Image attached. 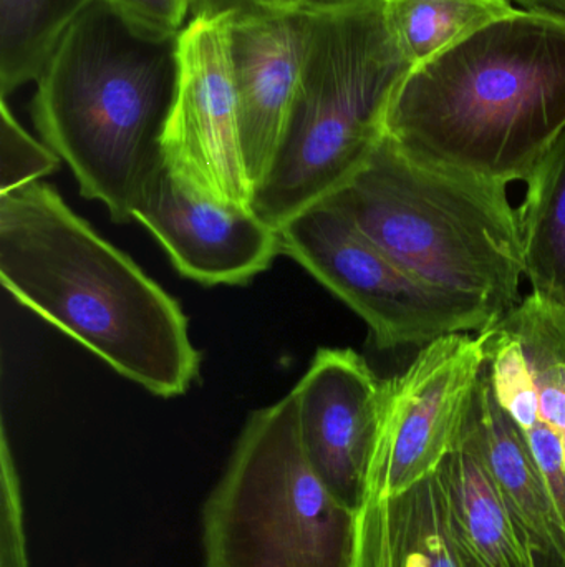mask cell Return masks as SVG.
I'll list each match as a JSON object with an SVG mask.
<instances>
[{
    "instance_id": "6da1fadb",
    "label": "cell",
    "mask_w": 565,
    "mask_h": 567,
    "mask_svg": "<svg viewBox=\"0 0 565 567\" xmlns=\"http://www.w3.org/2000/svg\"><path fill=\"white\" fill-rule=\"evenodd\" d=\"M0 281L27 309L163 399L201 355L178 300L39 182L0 195Z\"/></svg>"
},
{
    "instance_id": "7a4b0ae2",
    "label": "cell",
    "mask_w": 565,
    "mask_h": 567,
    "mask_svg": "<svg viewBox=\"0 0 565 567\" xmlns=\"http://www.w3.org/2000/svg\"><path fill=\"white\" fill-rule=\"evenodd\" d=\"M565 132V19L520 9L415 66L387 136L425 162L527 182Z\"/></svg>"
},
{
    "instance_id": "3957f363",
    "label": "cell",
    "mask_w": 565,
    "mask_h": 567,
    "mask_svg": "<svg viewBox=\"0 0 565 567\" xmlns=\"http://www.w3.org/2000/svg\"><path fill=\"white\" fill-rule=\"evenodd\" d=\"M178 33L93 0L63 33L35 80L32 118L85 198L115 223L165 168L163 136L179 83Z\"/></svg>"
},
{
    "instance_id": "277c9868",
    "label": "cell",
    "mask_w": 565,
    "mask_h": 567,
    "mask_svg": "<svg viewBox=\"0 0 565 567\" xmlns=\"http://www.w3.org/2000/svg\"><path fill=\"white\" fill-rule=\"evenodd\" d=\"M325 203L425 281L483 300L498 319L526 276L520 213L506 183L444 168L381 140Z\"/></svg>"
},
{
    "instance_id": "5b68a950",
    "label": "cell",
    "mask_w": 565,
    "mask_h": 567,
    "mask_svg": "<svg viewBox=\"0 0 565 567\" xmlns=\"http://www.w3.org/2000/svg\"><path fill=\"white\" fill-rule=\"evenodd\" d=\"M297 99L252 208L275 229L344 188L387 135L395 93L414 70L381 0L307 13Z\"/></svg>"
},
{
    "instance_id": "8992f818",
    "label": "cell",
    "mask_w": 565,
    "mask_h": 567,
    "mask_svg": "<svg viewBox=\"0 0 565 567\" xmlns=\"http://www.w3.org/2000/svg\"><path fill=\"white\" fill-rule=\"evenodd\" d=\"M358 513L308 463L289 392L249 416L206 498L205 567H355Z\"/></svg>"
},
{
    "instance_id": "52a82bcc",
    "label": "cell",
    "mask_w": 565,
    "mask_h": 567,
    "mask_svg": "<svg viewBox=\"0 0 565 567\" xmlns=\"http://www.w3.org/2000/svg\"><path fill=\"white\" fill-rule=\"evenodd\" d=\"M279 236L282 255L358 313L378 349L425 347L500 320L483 300L435 286L395 261L328 203L305 209Z\"/></svg>"
},
{
    "instance_id": "ba28073f",
    "label": "cell",
    "mask_w": 565,
    "mask_h": 567,
    "mask_svg": "<svg viewBox=\"0 0 565 567\" xmlns=\"http://www.w3.org/2000/svg\"><path fill=\"white\" fill-rule=\"evenodd\" d=\"M232 17L191 19L179 32L178 93L163 156L189 192L222 205L252 206L232 73Z\"/></svg>"
},
{
    "instance_id": "9c48e42d",
    "label": "cell",
    "mask_w": 565,
    "mask_h": 567,
    "mask_svg": "<svg viewBox=\"0 0 565 567\" xmlns=\"http://www.w3.org/2000/svg\"><path fill=\"white\" fill-rule=\"evenodd\" d=\"M486 363L480 336L453 333L425 346L387 380L367 502L400 495L437 472L457 446Z\"/></svg>"
},
{
    "instance_id": "30bf717a",
    "label": "cell",
    "mask_w": 565,
    "mask_h": 567,
    "mask_svg": "<svg viewBox=\"0 0 565 567\" xmlns=\"http://www.w3.org/2000/svg\"><path fill=\"white\" fill-rule=\"evenodd\" d=\"M385 383L352 349H318L301 382L299 432L328 492L354 512L367 503Z\"/></svg>"
},
{
    "instance_id": "8fae6325",
    "label": "cell",
    "mask_w": 565,
    "mask_h": 567,
    "mask_svg": "<svg viewBox=\"0 0 565 567\" xmlns=\"http://www.w3.org/2000/svg\"><path fill=\"white\" fill-rule=\"evenodd\" d=\"M133 219L158 239L179 275L205 286L249 282L282 255L279 229L252 206L196 195L166 166L146 186Z\"/></svg>"
},
{
    "instance_id": "7c38bea8",
    "label": "cell",
    "mask_w": 565,
    "mask_h": 567,
    "mask_svg": "<svg viewBox=\"0 0 565 567\" xmlns=\"http://www.w3.org/2000/svg\"><path fill=\"white\" fill-rule=\"evenodd\" d=\"M308 16L259 7L234 13L232 73L252 188L268 175L287 128L307 49Z\"/></svg>"
},
{
    "instance_id": "4fadbf2b",
    "label": "cell",
    "mask_w": 565,
    "mask_h": 567,
    "mask_svg": "<svg viewBox=\"0 0 565 567\" xmlns=\"http://www.w3.org/2000/svg\"><path fill=\"white\" fill-rule=\"evenodd\" d=\"M461 433L490 470L534 567H565V526L523 433L494 395L484 367Z\"/></svg>"
},
{
    "instance_id": "5bb4252c",
    "label": "cell",
    "mask_w": 565,
    "mask_h": 567,
    "mask_svg": "<svg viewBox=\"0 0 565 567\" xmlns=\"http://www.w3.org/2000/svg\"><path fill=\"white\" fill-rule=\"evenodd\" d=\"M437 475L464 567H534L490 470L463 433Z\"/></svg>"
},
{
    "instance_id": "9a60e30c",
    "label": "cell",
    "mask_w": 565,
    "mask_h": 567,
    "mask_svg": "<svg viewBox=\"0 0 565 567\" xmlns=\"http://www.w3.org/2000/svg\"><path fill=\"white\" fill-rule=\"evenodd\" d=\"M480 337L486 350L494 395L523 433L565 526V446L540 416L536 385L520 342L496 323L480 332Z\"/></svg>"
},
{
    "instance_id": "2e32d148",
    "label": "cell",
    "mask_w": 565,
    "mask_h": 567,
    "mask_svg": "<svg viewBox=\"0 0 565 567\" xmlns=\"http://www.w3.org/2000/svg\"><path fill=\"white\" fill-rule=\"evenodd\" d=\"M526 183L517 209L526 278L534 293L565 307V132Z\"/></svg>"
},
{
    "instance_id": "e0dca14e",
    "label": "cell",
    "mask_w": 565,
    "mask_h": 567,
    "mask_svg": "<svg viewBox=\"0 0 565 567\" xmlns=\"http://www.w3.org/2000/svg\"><path fill=\"white\" fill-rule=\"evenodd\" d=\"M381 3L388 29L414 69L517 10L513 0H381Z\"/></svg>"
},
{
    "instance_id": "ac0fdd59",
    "label": "cell",
    "mask_w": 565,
    "mask_h": 567,
    "mask_svg": "<svg viewBox=\"0 0 565 567\" xmlns=\"http://www.w3.org/2000/svg\"><path fill=\"white\" fill-rule=\"evenodd\" d=\"M380 502L391 567H464L437 472Z\"/></svg>"
},
{
    "instance_id": "d6986e66",
    "label": "cell",
    "mask_w": 565,
    "mask_h": 567,
    "mask_svg": "<svg viewBox=\"0 0 565 567\" xmlns=\"http://www.w3.org/2000/svg\"><path fill=\"white\" fill-rule=\"evenodd\" d=\"M494 323L520 342L540 416L565 446V307L531 292Z\"/></svg>"
},
{
    "instance_id": "ffe728a7",
    "label": "cell",
    "mask_w": 565,
    "mask_h": 567,
    "mask_svg": "<svg viewBox=\"0 0 565 567\" xmlns=\"http://www.w3.org/2000/svg\"><path fill=\"white\" fill-rule=\"evenodd\" d=\"M93 0H0V92L35 82L56 43Z\"/></svg>"
},
{
    "instance_id": "44dd1931",
    "label": "cell",
    "mask_w": 565,
    "mask_h": 567,
    "mask_svg": "<svg viewBox=\"0 0 565 567\" xmlns=\"http://www.w3.org/2000/svg\"><path fill=\"white\" fill-rule=\"evenodd\" d=\"M60 165L46 143L33 138L13 115L7 99L0 103V195L42 182Z\"/></svg>"
},
{
    "instance_id": "7402d4cb",
    "label": "cell",
    "mask_w": 565,
    "mask_h": 567,
    "mask_svg": "<svg viewBox=\"0 0 565 567\" xmlns=\"http://www.w3.org/2000/svg\"><path fill=\"white\" fill-rule=\"evenodd\" d=\"M22 486L2 426L0 442V567H29Z\"/></svg>"
},
{
    "instance_id": "603a6c76",
    "label": "cell",
    "mask_w": 565,
    "mask_h": 567,
    "mask_svg": "<svg viewBox=\"0 0 565 567\" xmlns=\"http://www.w3.org/2000/svg\"><path fill=\"white\" fill-rule=\"evenodd\" d=\"M355 567H391L380 499H370L358 513Z\"/></svg>"
},
{
    "instance_id": "cb8c5ba5",
    "label": "cell",
    "mask_w": 565,
    "mask_h": 567,
    "mask_svg": "<svg viewBox=\"0 0 565 567\" xmlns=\"http://www.w3.org/2000/svg\"><path fill=\"white\" fill-rule=\"evenodd\" d=\"M108 2L132 19L165 32H181L189 17L188 0H108Z\"/></svg>"
},
{
    "instance_id": "d4e9b609",
    "label": "cell",
    "mask_w": 565,
    "mask_h": 567,
    "mask_svg": "<svg viewBox=\"0 0 565 567\" xmlns=\"http://www.w3.org/2000/svg\"><path fill=\"white\" fill-rule=\"evenodd\" d=\"M281 0H188L191 19H218L229 13L271 7Z\"/></svg>"
},
{
    "instance_id": "484cf974",
    "label": "cell",
    "mask_w": 565,
    "mask_h": 567,
    "mask_svg": "<svg viewBox=\"0 0 565 567\" xmlns=\"http://www.w3.org/2000/svg\"><path fill=\"white\" fill-rule=\"evenodd\" d=\"M364 0H281L274 3V9L292 10V12L314 13L321 10L337 9V7L352 6Z\"/></svg>"
},
{
    "instance_id": "4316f807",
    "label": "cell",
    "mask_w": 565,
    "mask_h": 567,
    "mask_svg": "<svg viewBox=\"0 0 565 567\" xmlns=\"http://www.w3.org/2000/svg\"><path fill=\"white\" fill-rule=\"evenodd\" d=\"M513 2H516L520 9L553 13L565 19V0H513Z\"/></svg>"
}]
</instances>
